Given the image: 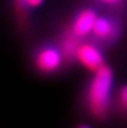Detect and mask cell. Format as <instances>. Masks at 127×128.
Segmentation results:
<instances>
[{
  "mask_svg": "<svg viewBox=\"0 0 127 128\" xmlns=\"http://www.w3.org/2000/svg\"><path fill=\"white\" fill-rule=\"evenodd\" d=\"M81 94V105L89 118L97 124H105L113 117L115 74L107 63L90 72Z\"/></svg>",
  "mask_w": 127,
  "mask_h": 128,
  "instance_id": "1",
  "label": "cell"
},
{
  "mask_svg": "<svg viewBox=\"0 0 127 128\" xmlns=\"http://www.w3.org/2000/svg\"><path fill=\"white\" fill-rule=\"evenodd\" d=\"M29 62L34 72L41 76H55L68 71L64 56L53 38L37 42L30 49Z\"/></svg>",
  "mask_w": 127,
  "mask_h": 128,
  "instance_id": "2",
  "label": "cell"
},
{
  "mask_svg": "<svg viewBox=\"0 0 127 128\" xmlns=\"http://www.w3.org/2000/svg\"><path fill=\"white\" fill-rule=\"evenodd\" d=\"M126 33V16L111 11H100L89 40L94 41L105 50L122 41Z\"/></svg>",
  "mask_w": 127,
  "mask_h": 128,
  "instance_id": "3",
  "label": "cell"
},
{
  "mask_svg": "<svg viewBox=\"0 0 127 128\" xmlns=\"http://www.w3.org/2000/svg\"><path fill=\"white\" fill-rule=\"evenodd\" d=\"M98 14L100 11L94 4L78 7L66 19V23L77 37H79L81 40H87L90 37V33Z\"/></svg>",
  "mask_w": 127,
  "mask_h": 128,
  "instance_id": "4",
  "label": "cell"
},
{
  "mask_svg": "<svg viewBox=\"0 0 127 128\" xmlns=\"http://www.w3.org/2000/svg\"><path fill=\"white\" fill-rule=\"evenodd\" d=\"M52 38L59 45L60 50H62L63 56H64L67 70H70L71 67H74L77 64V50L79 48V45L82 44V41H85V40H81L79 37H77L68 29L66 20L64 22H60L56 26Z\"/></svg>",
  "mask_w": 127,
  "mask_h": 128,
  "instance_id": "5",
  "label": "cell"
},
{
  "mask_svg": "<svg viewBox=\"0 0 127 128\" xmlns=\"http://www.w3.org/2000/svg\"><path fill=\"white\" fill-rule=\"evenodd\" d=\"M105 62V49L92 40H85L77 50V64L86 71L93 72L102 67Z\"/></svg>",
  "mask_w": 127,
  "mask_h": 128,
  "instance_id": "6",
  "label": "cell"
},
{
  "mask_svg": "<svg viewBox=\"0 0 127 128\" xmlns=\"http://www.w3.org/2000/svg\"><path fill=\"white\" fill-rule=\"evenodd\" d=\"M15 27L22 36H29L34 27V11L26 0H8Z\"/></svg>",
  "mask_w": 127,
  "mask_h": 128,
  "instance_id": "7",
  "label": "cell"
},
{
  "mask_svg": "<svg viewBox=\"0 0 127 128\" xmlns=\"http://www.w3.org/2000/svg\"><path fill=\"white\" fill-rule=\"evenodd\" d=\"M113 117L127 123V82L115 89L113 94Z\"/></svg>",
  "mask_w": 127,
  "mask_h": 128,
  "instance_id": "8",
  "label": "cell"
},
{
  "mask_svg": "<svg viewBox=\"0 0 127 128\" xmlns=\"http://www.w3.org/2000/svg\"><path fill=\"white\" fill-rule=\"evenodd\" d=\"M101 11H111L127 16V0H90Z\"/></svg>",
  "mask_w": 127,
  "mask_h": 128,
  "instance_id": "9",
  "label": "cell"
},
{
  "mask_svg": "<svg viewBox=\"0 0 127 128\" xmlns=\"http://www.w3.org/2000/svg\"><path fill=\"white\" fill-rule=\"evenodd\" d=\"M26 2H28V4L33 8V10H37V8H40L41 6L44 4L45 0H26Z\"/></svg>",
  "mask_w": 127,
  "mask_h": 128,
  "instance_id": "10",
  "label": "cell"
}]
</instances>
